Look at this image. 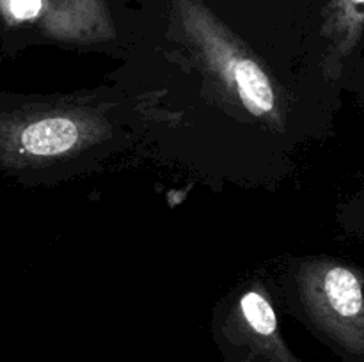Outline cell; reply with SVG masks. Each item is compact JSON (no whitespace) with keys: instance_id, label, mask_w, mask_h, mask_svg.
<instances>
[{"instance_id":"6da1fadb","label":"cell","mask_w":364,"mask_h":362,"mask_svg":"<svg viewBox=\"0 0 364 362\" xmlns=\"http://www.w3.org/2000/svg\"><path fill=\"white\" fill-rule=\"evenodd\" d=\"M306 311L336 346L364 357V295L359 277L338 263L315 261L301 272Z\"/></svg>"},{"instance_id":"7a4b0ae2","label":"cell","mask_w":364,"mask_h":362,"mask_svg":"<svg viewBox=\"0 0 364 362\" xmlns=\"http://www.w3.org/2000/svg\"><path fill=\"white\" fill-rule=\"evenodd\" d=\"M181 23L206 60L255 116H272L276 94L269 77L199 0H180Z\"/></svg>"},{"instance_id":"3957f363","label":"cell","mask_w":364,"mask_h":362,"mask_svg":"<svg viewBox=\"0 0 364 362\" xmlns=\"http://www.w3.org/2000/svg\"><path fill=\"white\" fill-rule=\"evenodd\" d=\"M228 362H301L284 346L270 302L258 291L240 300V322H231L220 339Z\"/></svg>"},{"instance_id":"277c9868","label":"cell","mask_w":364,"mask_h":362,"mask_svg":"<svg viewBox=\"0 0 364 362\" xmlns=\"http://www.w3.org/2000/svg\"><path fill=\"white\" fill-rule=\"evenodd\" d=\"M43 27L57 38H102L112 32L103 0H43Z\"/></svg>"},{"instance_id":"5b68a950","label":"cell","mask_w":364,"mask_h":362,"mask_svg":"<svg viewBox=\"0 0 364 362\" xmlns=\"http://www.w3.org/2000/svg\"><path fill=\"white\" fill-rule=\"evenodd\" d=\"M84 135V128L70 117H45L21 128L18 144L27 155L55 156L77 148Z\"/></svg>"},{"instance_id":"8992f818","label":"cell","mask_w":364,"mask_h":362,"mask_svg":"<svg viewBox=\"0 0 364 362\" xmlns=\"http://www.w3.org/2000/svg\"><path fill=\"white\" fill-rule=\"evenodd\" d=\"M323 31L334 53L347 55L364 31V0H327Z\"/></svg>"},{"instance_id":"52a82bcc","label":"cell","mask_w":364,"mask_h":362,"mask_svg":"<svg viewBox=\"0 0 364 362\" xmlns=\"http://www.w3.org/2000/svg\"><path fill=\"white\" fill-rule=\"evenodd\" d=\"M0 11L9 23L34 21L43 14V0H0Z\"/></svg>"}]
</instances>
